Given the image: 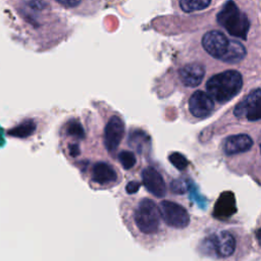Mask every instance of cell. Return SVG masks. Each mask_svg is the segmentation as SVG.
I'll use <instances>...</instances> for the list:
<instances>
[{
	"label": "cell",
	"instance_id": "obj_27",
	"mask_svg": "<svg viewBox=\"0 0 261 261\" xmlns=\"http://www.w3.org/2000/svg\"><path fill=\"white\" fill-rule=\"evenodd\" d=\"M260 151H261V144H260Z\"/></svg>",
	"mask_w": 261,
	"mask_h": 261
},
{
	"label": "cell",
	"instance_id": "obj_2",
	"mask_svg": "<svg viewBox=\"0 0 261 261\" xmlns=\"http://www.w3.org/2000/svg\"><path fill=\"white\" fill-rule=\"evenodd\" d=\"M119 215L134 240L146 246L161 229L159 205L148 197L127 196L119 202Z\"/></svg>",
	"mask_w": 261,
	"mask_h": 261
},
{
	"label": "cell",
	"instance_id": "obj_26",
	"mask_svg": "<svg viewBox=\"0 0 261 261\" xmlns=\"http://www.w3.org/2000/svg\"><path fill=\"white\" fill-rule=\"evenodd\" d=\"M256 237H257V240H258V242H259V245L261 246V227H259V229L257 230Z\"/></svg>",
	"mask_w": 261,
	"mask_h": 261
},
{
	"label": "cell",
	"instance_id": "obj_16",
	"mask_svg": "<svg viewBox=\"0 0 261 261\" xmlns=\"http://www.w3.org/2000/svg\"><path fill=\"white\" fill-rule=\"evenodd\" d=\"M205 75V68L200 63H189L178 70L180 82L187 87H197Z\"/></svg>",
	"mask_w": 261,
	"mask_h": 261
},
{
	"label": "cell",
	"instance_id": "obj_15",
	"mask_svg": "<svg viewBox=\"0 0 261 261\" xmlns=\"http://www.w3.org/2000/svg\"><path fill=\"white\" fill-rule=\"evenodd\" d=\"M40 119L34 116L23 117L16 124L7 129V136L16 139H30L35 136L39 130Z\"/></svg>",
	"mask_w": 261,
	"mask_h": 261
},
{
	"label": "cell",
	"instance_id": "obj_12",
	"mask_svg": "<svg viewBox=\"0 0 261 261\" xmlns=\"http://www.w3.org/2000/svg\"><path fill=\"white\" fill-rule=\"evenodd\" d=\"M209 248L219 257H229L233 254L236 249V239L227 230H222L216 234L211 236L206 240Z\"/></svg>",
	"mask_w": 261,
	"mask_h": 261
},
{
	"label": "cell",
	"instance_id": "obj_19",
	"mask_svg": "<svg viewBox=\"0 0 261 261\" xmlns=\"http://www.w3.org/2000/svg\"><path fill=\"white\" fill-rule=\"evenodd\" d=\"M246 54H247L246 48L243 46L242 43L230 40L228 50L224 55L222 61L228 62V63H238L245 58Z\"/></svg>",
	"mask_w": 261,
	"mask_h": 261
},
{
	"label": "cell",
	"instance_id": "obj_11",
	"mask_svg": "<svg viewBox=\"0 0 261 261\" xmlns=\"http://www.w3.org/2000/svg\"><path fill=\"white\" fill-rule=\"evenodd\" d=\"M142 185L156 198H163L166 194V184L162 174L153 166H146L141 170Z\"/></svg>",
	"mask_w": 261,
	"mask_h": 261
},
{
	"label": "cell",
	"instance_id": "obj_24",
	"mask_svg": "<svg viewBox=\"0 0 261 261\" xmlns=\"http://www.w3.org/2000/svg\"><path fill=\"white\" fill-rule=\"evenodd\" d=\"M140 188V182L139 181H136V180H132L126 184L125 186V191L130 195V194H134V193H137L138 190Z\"/></svg>",
	"mask_w": 261,
	"mask_h": 261
},
{
	"label": "cell",
	"instance_id": "obj_13",
	"mask_svg": "<svg viewBox=\"0 0 261 261\" xmlns=\"http://www.w3.org/2000/svg\"><path fill=\"white\" fill-rule=\"evenodd\" d=\"M214 108L212 97L203 91H196L189 99V110L197 118L208 116Z\"/></svg>",
	"mask_w": 261,
	"mask_h": 261
},
{
	"label": "cell",
	"instance_id": "obj_20",
	"mask_svg": "<svg viewBox=\"0 0 261 261\" xmlns=\"http://www.w3.org/2000/svg\"><path fill=\"white\" fill-rule=\"evenodd\" d=\"M116 157L119 165L127 171H130L137 166L138 159H137L136 153L130 150H125V149L118 150Z\"/></svg>",
	"mask_w": 261,
	"mask_h": 261
},
{
	"label": "cell",
	"instance_id": "obj_5",
	"mask_svg": "<svg viewBox=\"0 0 261 261\" xmlns=\"http://www.w3.org/2000/svg\"><path fill=\"white\" fill-rule=\"evenodd\" d=\"M86 175L87 181L93 190L112 189L122 179L118 167L105 159L94 161L87 168Z\"/></svg>",
	"mask_w": 261,
	"mask_h": 261
},
{
	"label": "cell",
	"instance_id": "obj_10",
	"mask_svg": "<svg viewBox=\"0 0 261 261\" xmlns=\"http://www.w3.org/2000/svg\"><path fill=\"white\" fill-rule=\"evenodd\" d=\"M230 40L219 31H210L202 38V46L211 56L222 60L226 54Z\"/></svg>",
	"mask_w": 261,
	"mask_h": 261
},
{
	"label": "cell",
	"instance_id": "obj_8",
	"mask_svg": "<svg viewBox=\"0 0 261 261\" xmlns=\"http://www.w3.org/2000/svg\"><path fill=\"white\" fill-rule=\"evenodd\" d=\"M161 218L164 223L173 228H185L190 223V215L186 208L176 202L162 200L159 203Z\"/></svg>",
	"mask_w": 261,
	"mask_h": 261
},
{
	"label": "cell",
	"instance_id": "obj_18",
	"mask_svg": "<svg viewBox=\"0 0 261 261\" xmlns=\"http://www.w3.org/2000/svg\"><path fill=\"white\" fill-rule=\"evenodd\" d=\"M236 200L231 192L222 193L214 207V215L218 218H225L231 216L236 212Z\"/></svg>",
	"mask_w": 261,
	"mask_h": 261
},
{
	"label": "cell",
	"instance_id": "obj_9",
	"mask_svg": "<svg viewBox=\"0 0 261 261\" xmlns=\"http://www.w3.org/2000/svg\"><path fill=\"white\" fill-rule=\"evenodd\" d=\"M233 113L237 117L249 121L261 120V89L251 91L237 104Z\"/></svg>",
	"mask_w": 261,
	"mask_h": 261
},
{
	"label": "cell",
	"instance_id": "obj_6",
	"mask_svg": "<svg viewBox=\"0 0 261 261\" xmlns=\"http://www.w3.org/2000/svg\"><path fill=\"white\" fill-rule=\"evenodd\" d=\"M217 21L231 36L246 40L250 28V22L245 13H243L236 3L227 1L217 14Z\"/></svg>",
	"mask_w": 261,
	"mask_h": 261
},
{
	"label": "cell",
	"instance_id": "obj_4",
	"mask_svg": "<svg viewBox=\"0 0 261 261\" xmlns=\"http://www.w3.org/2000/svg\"><path fill=\"white\" fill-rule=\"evenodd\" d=\"M243 87L242 74L237 70H226L210 77L206 84L208 94L217 102H227L232 99Z\"/></svg>",
	"mask_w": 261,
	"mask_h": 261
},
{
	"label": "cell",
	"instance_id": "obj_22",
	"mask_svg": "<svg viewBox=\"0 0 261 261\" xmlns=\"http://www.w3.org/2000/svg\"><path fill=\"white\" fill-rule=\"evenodd\" d=\"M169 161L179 170H184L188 166V160L187 158L178 153V152H173L169 155Z\"/></svg>",
	"mask_w": 261,
	"mask_h": 261
},
{
	"label": "cell",
	"instance_id": "obj_3",
	"mask_svg": "<svg viewBox=\"0 0 261 261\" xmlns=\"http://www.w3.org/2000/svg\"><path fill=\"white\" fill-rule=\"evenodd\" d=\"M98 104L104 111L103 145L106 152L114 155L125 137V122L122 115L109 107L105 102L99 101Z\"/></svg>",
	"mask_w": 261,
	"mask_h": 261
},
{
	"label": "cell",
	"instance_id": "obj_17",
	"mask_svg": "<svg viewBox=\"0 0 261 261\" xmlns=\"http://www.w3.org/2000/svg\"><path fill=\"white\" fill-rule=\"evenodd\" d=\"M253 144H254L253 140L249 135H246V134L232 135L225 139L223 144V150L227 155L240 154L250 150Z\"/></svg>",
	"mask_w": 261,
	"mask_h": 261
},
{
	"label": "cell",
	"instance_id": "obj_1",
	"mask_svg": "<svg viewBox=\"0 0 261 261\" xmlns=\"http://www.w3.org/2000/svg\"><path fill=\"white\" fill-rule=\"evenodd\" d=\"M24 33L37 50L46 51L65 41L70 23L51 0H6Z\"/></svg>",
	"mask_w": 261,
	"mask_h": 261
},
{
	"label": "cell",
	"instance_id": "obj_25",
	"mask_svg": "<svg viewBox=\"0 0 261 261\" xmlns=\"http://www.w3.org/2000/svg\"><path fill=\"white\" fill-rule=\"evenodd\" d=\"M4 130L0 127V147L3 146V144L5 143V139H4Z\"/></svg>",
	"mask_w": 261,
	"mask_h": 261
},
{
	"label": "cell",
	"instance_id": "obj_7",
	"mask_svg": "<svg viewBox=\"0 0 261 261\" xmlns=\"http://www.w3.org/2000/svg\"><path fill=\"white\" fill-rule=\"evenodd\" d=\"M61 10L81 17L98 14L108 0H51Z\"/></svg>",
	"mask_w": 261,
	"mask_h": 261
},
{
	"label": "cell",
	"instance_id": "obj_23",
	"mask_svg": "<svg viewBox=\"0 0 261 261\" xmlns=\"http://www.w3.org/2000/svg\"><path fill=\"white\" fill-rule=\"evenodd\" d=\"M170 189L174 194H185L189 190V185L187 180L177 178L170 184Z\"/></svg>",
	"mask_w": 261,
	"mask_h": 261
},
{
	"label": "cell",
	"instance_id": "obj_14",
	"mask_svg": "<svg viewBox=\"0 0 261 261\" xmlns=\"http://www.w3.org/2000/svg\"><path fill=\"white\" fill-rule=\"evenodd\" d=\"M61 135L66 139L65 143H77L86 139V127L80 116L66 118L61 125Z\"/></svg>",
	"mask_w": 261,
	"mask_h": 261
},
{
	"label": "cell",
	"instance_id": "obj_21",
	"mask_svg": "<svg viewBox=\"0 0 261 261\" xmlns=\"http://www.w3.org/2000/svg\"><path fill=\"white\" fill-rule=\"evenodd\" d=\"M211 0H179V6L185 12H194L208 7Z\"/></svg>",
	"mask_w": 261,
	"mask_h": 261
}]
</instances>
